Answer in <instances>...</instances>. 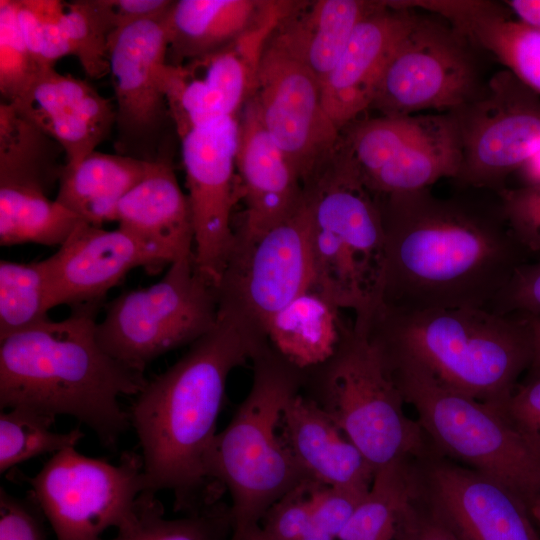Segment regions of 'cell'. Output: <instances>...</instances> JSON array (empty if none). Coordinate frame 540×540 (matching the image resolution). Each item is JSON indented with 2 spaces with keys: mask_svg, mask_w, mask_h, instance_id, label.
Wrapping results in <instances>:
<instances>
[{
  "mask_svg": "<svg viewBox=\"0 0 540 540\" xmlns=\"http://www.w3.org/2000/svg\"><path fill=\"white\" fill-rule=\"evenodd\" d=\"M17 0H0V93L3 102L18 104L40 72L23 37Z\"/></svg>",
  "mask_w": 540,
  "mask_h": 540,
  "instance_id": "f35d334b",
  "label": "cell"
},
{
  "mask_svg": "<svg viewBox=\"0 0 540 540\" xmlns=\"http://www.w3.org/2000/svg\"><path fill=\"white\" fill-rule=\"evenodd\" d=\"M251 362L250 389L229 423L216 435L209 458L210 475L231 498L233 540L259 525L281 497L311 481L279 432L285 406L302 390L303 371L282 358L269 343Z\"/></svg>",
  "mask_w": 540,
  "mask_h": 540,
  "instance_id": "5b68a950",
  "label": "cell"
},
{
  "mask_svg": "<svg viewBox=\"0 0 540 540\" xmlns=\"http://www.w3.org/2000/svg\"><path fill=\"white\" fill-rule=\"evenodd\" d=\"M19 479L57 540H100L110 528L131 527L145 490L142 456L135 451L113 464L68 447L52 454L36 475Z\"/></svg>",
  "mask_w": 540,
  "mask_h": 540,
  "instance_id": "30bf717a",
  "label": "cell"
},
{
  "mask_svg": "<svg viewBox=\"0 0 540 540\" xmlns=\"http://www.w3.org/2000/svg\"><path fill=\"white\" fill-rule=\"evenodd\" d=\"M239 540H268L259 525L248 528L239 538Z\"/></svg>",
  "mask_w": 540,
  "mask_h": 540,
  "instance_id": "db71d44e",
  "label": "cell"
},
{
  "mask_svg": "<svg viewBox=\"0 0 540 540\" xmlns=\"http://www.w3.org/2000/svg\"><path fill=\"white\" fill-rule=\"evenodd\" d=\"M297 5L282 1L266 19L228 46L179 66H164L162 87L179 138L215 120L237 117L255 94L270 37Z\"/></svg>",
  "mask_w": 540,
  "mask_h": 540,
  "instance_id": "2e32d148",
  "label": "cell"
},
{
  "mask_svg": "<svg viewBox=\"0 0 540 540\" xmlns=\"http://www.w3.org/2000/svg\"><path fill=\"white\" fill-rule=\"evenodd\" d=\"M116 221L157 250L170 265L194 256V227L187 194L178 183L173 155L153 163L145 178L120 201Z\"/></svg>",
  "mask_w": 540,
  "mask_h": 540,
  "instance_id": "cb8c5ba5",
  "label": "cell"
},
{
  "mask_svg": "<svg viewBox=\"0 0 540 540\" xmlns=\"http://www.w3.org/2000/svg\"><path fill=\"white\" fill-rule=\"evenodd\" d=\"M168 14L119 28L109 38L115 148L117 154L146 162L173 155L169 127L175 126L161 81L167 64Z\"/></svg>",
  "mask_w": 540,
  "mask_h": 540,
  "instance_id": "7c38bea8",
  "label": "cell"
},
{
  "mask_svg": "<svg viewBox=\"0 0 540 540\" xmlns=\"http://www.w3.org/2000/svg\"><path fill=\"white\" fill-rule=\"evenodd\" d=\"M397 521V520H396ZM396 522L388 525L382 531L367 537L363 540H393L395 535Z\"/></svg>",
  "mask_w": 540,
  "mask_h": 540,
  "instance_id": "f5cc1de1",
  "label": "cell"
},
{
  "mask_svg": "<svg viewBox=\"0 0 540 540\" xmlns=\"http://www.w3.org/2000/svg\"><path fill=\"white\" fill-rule=\"evenodd\" d=\"M188 200L194 227V257L216 286L231 254L235 229L238 117L193 128L180 138Z\"/></svg>",
  "mask_w": 540,
  "mask_h": 540,
  "instance_id": "e0dca14e",
  "label": "cell"
},
{
  "mask_svg": "<svg viewBox=\"0 0 540 540\" xmlns=\"http://www.w3.org/2000/svg\"><path fill=\"white\" fill-rule=\"evenodd\" d=\"M17 6L23 37L41 70L54 68L60 58L72 55L62 25L64 2L17 0Z\"/></svg>",
  "mask_w": 540,
  "mask_h": 540,
  "instance_id": "ab89813d",
  "label": "cell"
},
{
  "mask_svg": "<svg viewBox=\"0 0 540 540\" xmlns=\"http://www.w3.org/2000/svg\"><path fill=\"white\" fill-rule=\"evenodd\" d=\"M52 308L99 312L108 292L133 269L155 274L170 263L129 232L81 221L58 250L45 258Z\"/></svg>",
  "mask_w": 540,
  "mask_h": 540,
  "instance_id": "d6986e66",
  "label": "cell"
},
{
  "mask_svg": "<svg viewBox=\"0 0 540 540\" xmlns=\"http://www.w3.org/2000/svg\"><path fill=\"white\" fill-rule=\"evenodd\" d=\"M301 392L317 403L376 472L419 457L429 442L364 326H345L334 353L303 371Z\"/></svg>",
  "mask_w": 540,
  "mask_h": 540,
  "instance_id": "ba28073f",
  "label": "cell"
},
{
  "mask_svg": "<svg viewBox=\"0 0 540 540\" xmlns=\"http://www.w3.org/2000/svg\"><path fill=\"white\" fill-rule=\"evenodd\" d=\"M52 309L45 259L0 262V339L29 328Z\"/></svg>",
  "mask_w": 540,
  "mask_h": 540,
  "instance_id": "e575fe53",
  "label": "cell"
},
{
  "mask_svg": "<svg viewBox=\"0 0 540 540\" xmlns=\"http://www.w3.org/2000/svg\"><path fill=\"white\" fill-rule=\"evenodd\" d=\"M443 16L468 41L491 52L521 83L540 95V31L513 20L487 1H435Z\"/></svg>",
  "mask_w": 540,
  "mask_h": 540,
  "instance_id": "4316f807",
  "label": "cell"
},
{
  "mask_svg": "<svg viewBox=\"0 0 540 540\" xmlns=\"http://www.w3.org/2000/svg\"><path fill=\"white\" fill-rule=\"evenodd\" d=\"M14 105L63 148L67 168L94 152L116 123V107L109 99L87 81L54 68L41 71L26 97Z\"/></svg>",
  "mask_w": 540,
  "mask_h": 540,
  "instance_id": "7402d4cb",
  "label": "cell"
},
{
  "mask_svg": "<svg viewBox=\"0 0 540 540\" xmlns=\"http://www.w3.org/2000/svg\"><path fill=\"white\" fill-rule=\"evenodd\" d=\"M533 367L531 376L517 385L503 415L540 455V367Z\"/></svg>",
  "mask_w": 540,
  "mask_h": 540,
  "instance_id": "f6af8a7d",
  "label": "cell"
},
{
  "mask_svg": "<svg viewBox=\"0 0 540 540\" xmlns=\"http://www.w3.org/2000/svg\"><path fill=\"white\" fill-rule=\"evenodd\" d=\"M529 512L540 530V494L529 508Z\"/></svg>",
  "mask_w": 540,
  "mask_h": 540,
  "instance_id": "11a10c76",
  "label": "cell"
},
{
  "mask_svg": "<svg viewBox=\"0 0 540 540\" xmlns=\"http://www.w3.org/2000/svg\"><path fill=\"white\" fill-rule=\"evenodd\" d=\"M217 320V286L192 256L172 263L159 281L107 303L96 336L113 359L144 373L158 357L198 340Z\"/></svg>",
  "mask_w": 540,
  "mask_h": 540,
  "instance_id": "9c48e42d",
  "label": "cell"
},
{
  "mask_svg": "<svg viewBox=\"0 0 540 540\" xmlns=\"http://www.w3.org/2000/svg\"><path fill=\"white\" fill-rule=\"evenodd\" d=\"M313 285L311 221L304 194L289 218L251 243L233 246L217 285L218 311L266 339L271 317Z\"/></svg>",
  "mask_w": 540,
  "mask_h": 540,
  "instance_id": "8fae6325",
  "label": "cell"
},
{
  "mask_svg": "<svg viewBox=\"0 0 540 540\" xmlns=\"http://www.w3.org/2000/svg\"><path fill=\"white\" fill-rule=\"evenodd\" d=\"M378 348L430 445L451 460L499 481L530 508L540 494V455L507 418L445 386L414 359Z\"/></svg>",
  "mask_w": 540,
  "mask_h": 540,
  "instance_id": "52a82bcc",
  "label": "cell"
},
{
  "mask_svg": "<svg viewBox=\"0 0 540 540\" xmlns=\"http://www.w3.org/2000/svg\"><path fill=\"white\" fill-rule=\"evenodd\" d=\"M282 1L179 0L167 17L166 62L184 61L216 52L272 14Z\"/></svg>",
  "mask_w": 540,
  "mask_h": 540,
  "instance_id": "d4e9b609",
  "label": "cell"
},
{
  "mask_svg": "<svg viewBox=\"0 0 540 540\" xmlns=\"http://www.w3.org/2000/svg\"><path fill=\"white\" fill-rule=\"evenodd\" d=\"M314 483L301 484L266 511L259 527L268 540H303L312 520L310 490Z\"/></svg>",
  "mask_w": 540,
  "mask_h": 540,
  "instance_id": "b9f144b4",
  "label": "cell"
},
{
  "mask_svg": "<svg viewBox=\"0 0 540 540\" xmlns=\"http://www.w3.org/2000/svg\"><path fill=\"white\" fill-rule=\"evenodd\" d=\"M366 329L381 349L414 359L445 386L502 414L533 364L525 318L486 308H377Z\"/></svg>",
  "mask_w": 540,
  "mask_h": 540,
  "instance_id": "277c9868",
  "label": "cell"
},
{
  "mask_svg": "<svg viewBox=\"0 0 540 540\" xmlns=\"http://www.w3.org/2000/svg\"><path fill=\"white\" fill-rule=\"evenodd\" d=\"M156 494L142 492L135 523L111 539L100 540H233L230 505L219 501L198 512L176 519L164 517Z\"/></svg>",
  "mask_w": 540,
  "mask_h": 540,
  "instance_id": "d6a6232c",
  "label": "cell"
},
{
  "mask_svg": "<svg viewBox=\"0 0 540 540\" xmlns=\"http://www.w3.org/2000/svg\"><path fill=\"white\" fill-rule=\"evenodd\" d=\"M376 197L386 244L376 309L487 308L523 263L500 205L428 189Z\"/></svg>",
  "mask_w": 540,
  "mask_h": 540,
  "instance_id": "6da1fadb",
  "label": "cell"
},
{
  "mask_svg": "<svg viewBox=\"0 0 540 540\" xmlns=\"http://www.w3.org/2000/svg\"><path fill=\"white\" fill-rule=\"evenodd\" d=\"M505 5L518 20L540 31V0H509Z\"/></svg>",
  "mask_w": 540,
  "mask_h": 540,
  "instance_id": "681fc988",
  "label": "cell"
},
{
  "mask_svg": "<svg viewBox=\"0 0 540 540\" xmlns=\"http://www.w3.org/2000/svg\"><path fill=\"white\" fill-rule=\"evenodd\" d=\"M56 417L15 407L0 413V474L44 454L76 447L85 436L77 426L68 432L51 429Z\"/></svg>",
  "mask_w": 540,
  "mask_h": 540,
  "instance_id": "d590c367",
  "label": "cell"
},
{
  "mask_svg": "<svg viewBox=\"0 0 540 540\" xmlns=\"http://www.w3.org/2000/svg\"><path fill=\"white\" fill-rule=\"evenodd\" d=\"M43 520L29 497H16L0 487V540H47Z\"/></svg>",
  "mask_w": 540,
  "mask_h": 540,
  "instance_id": "bcb514c9",
  "label": "cell"
},
{
  "mask_svg": "<svg viewBox=\"0 0 540 540\" xmlns=\"http://www.w3.org/2000/svg\"><path fill=\"white\" fill-rule=\"evenodd\" d=\"M379 6L360 0H317L299 5L271 38L320 82L341 57L357 24Z\"/></svg>",
  "mask_w": 540,
  "mask_h": 540,
  "instance_id": "484cf974",
  "label": "cell"
},
{
  "mask_svg": "<svg viewBox=\"0 0 540 540\" xmlns=\"http://www.w3.org/2000/svg\"><path fill=\"white\" fill-rule=\"evenodd\" d=\"M500 209L516 241L527 252L540 253V185L501 189Z\"/></svg>",
  "mask_w": 540,
  "mask_h": 540,
  "instance_id": "60d3db41",
  "label": "cell"
},
{
  "mask_svg": "<svg viewBox=\"0 0 540 540\" xmlns=\"http://www.w3.org/2000/svg\"><path fill=\"white\" fill-rule=\"evenodd\" d=\"M153 163L94 151L74 168L64 165L55 200L82 221L101 227L116 221L120 201Z\"/></svg>",
  "mask_w": 540,
  "mask_h": 540,
  "instance_id": "83f0119b",
  "label": "cell"
},
{
  "mask_svg": "<svg viewBox=\"0 0 540 540\" xmlns=\"http://www.w3.org/2000/svg\"><path fill=\"white\" fill-rule=\"evenodd\" d=\"M339 311L311 289L271 317L265 328L267 342L302 371L318 366L334 353L346 326Z\"/></svg>",
  "mask_w": 540,
  "mask_h": 540,
  "instance_id": "f546056e",
  "label": "cell"
},
{
  "mask_svg": "<svg viewBox=\"0 0 540 540\" xmlns=\"http://www.w3.org/2000/svg\"><path fill=\"white\" fill-rule=\"evenodd\" d=\"M82 220L47 193L0 185V244L60 247Z\"/></svg>",
  "mask_w": 540,
  "mask_h": 540,
  "instance_id": "1f68e13d",
  "label": "cell"
},
{
  "mask_svg": "<svg viewBox=\"0 0 540 540\" xmlns=\"http://www.w3.org/2000/svg\"><path fill=\"white\" fill-rule=\"evenodd\" d=\"M431 116L368 119L348 131L339 147L364 183L411 144L426 129Z\"/></svg>",
  "mask_w": 540,
  "mask_h": 540,
  "instance_id": "836d02e7",
  "label": "cell"
},
{
  "mask_svg": "<svg viewBox=\"0 0 540 540\" xmlns=\"http://www.w3.org/2000/svg\"><path fill=\"white\" fill-rule=\"evenodd\" d=\"M486 309L501 315L540 316V260L518 265Z\"/></svg>",
  "mask_w": 540,
  "mask_h": 540,
  "instance_id": "7bdbcfd3",
  "label": "cell"
},
{
  "mask_svg": "<svg viewBox=\"0 0 540 540\" xmlns=\"http://www.w3.org/2000/svg\"><path fill=\"white\" fill-rule=\"evenodd\" d=\"M62 25L85 73L94 79L110 73L109 38L116 27L108 0L64 2Z\"/></svg>",
  "mask_w": 540,
  "mask_h": 540,
  "instance_id": "74e56055",
  "label": "cell"
},
{
  "mask_svg": "<svg viewBox=\"0 0 540 540\" xmlns=\"http://www.w3.org/2000/svg\"><path fill=\"white\" fill-rule=\"evenodd\" d=\"M462 152L455 178L496 188L540 150V98L508 70L496 73L484 92L452 111Z\"/></svg>",
  "mask_w": 540,
  "mask_h": 540,
  "instance_id": "5bb4252c",
  "label": "cell"
},
{
  "mask_svg": "<svg viewBox=\"0 0 540 540\" xmlns=\"http://www.w3.org/2000/svg\"><path fill=\"white\" fill-rule=\"evenodd\" d=\"M279 432L309 480L324 486L370 489L373 468L329 415L301 391L285 406Z\"/></svg>",
  "mask_w": 540,
  "mask_h": 540,
  "instance_id": "603a6c76",
  "label": "cell"
},
{
  "mask_svg": "<svg viewBox=\"0 0 540 540\" xmlns=\"http://www.w3.org/2000/svg\"><path fill=\"white\" fill-rule=\"evenodd\" d=\"M393 540H458L415 493L401 510Z\"/></svg>",
  "mask_w": 540,
  "mask_h": 540,
  "instance_id": "7dc6e473",
  "label": "cell"
},
{
  "mask_svg": "<svg viewBox=\"0 0 540 540\" xmlns=\"http://www.w3.org/2000/svg\"><path fill=\"white\" fill-rule=\"evenodd\" d=\"M97 314L71 310L65 319L48 317L0 339V408L71 416L114 450L131 427L118 399L138 395L147 380L103 350Z\"/></svg>",
  "mask_w": 540,
  "mask_h": 540,
  "instance_id": "3957f363",
  "label": "cell"
},
{
  "mask_svg": "<svg viewBox=\"0 0 540 540\" xmlns=\"http://www.w3.org/2000/svg\"><path fill=\"white\" fill-rule=\"evenodd\" d=\"M169 0H108L116 30L135 22L161 17L172 8Z\"/></svg>",
  "mask_w": 540,
  "mask_h": 540,
  "instance_id": "c3c4849f",
  "label": "cell"
},
{
  "mask_svg": "<svg viewBox=\"0 0 540 540\" xmlns=\"http://www.w3.org/2000/svg\"><path fill=\"white\" fill-rule=\"evenodd\" d=\"M253 96L265 128L304 186L332 156L341 136L324 109L319 80L270 37Z\"/></svg>",
  "mask_w": 540,
  "mask_h": 540,
  "instance_id": "ac0fdd59",
  "label": "cell"
},
{
  "mask_svg": "<svg viewBox=\"0 0 540 540\" xmlns=\"http://www.w3.org/2000/svg\"><path fill=\"white\" fill-rule=\"evenodd\" d=\"M468 40L450 24L420 17L387 63L370 108L388 117L457 110L479 93Z\"/></svg>",
  "mask_w": 540,
  "mask_h": 540,
  "instance_id": "4fadbf2b",
  "label": "cell"
},
{
  "mask_svg": "<svg viewBox=\"0 0 540 540\" xmlns=\"http://www.w3.org/2000/svg\"><path fill=\"white\" fill-rule=\"evenodd\" d=\"M266 343L218 312L211 330L147 381L128 410L141 448L145 492H171L174 511L183 515L221 501L226 491L210 475L209 458L227 380Z\"/></svg>",
  "mask_w": 540,
  "mask_h": 540,
  "instance_id": "7a4b0ae2",
  "label": "cell"
},
{
  "mask_svg": "<svg viewBox=\"0 0 540 540\" xmlns=\"http://www.w3.org/2000/svg\"><path fill=\"white\" fill-rule=\"evenodd\" d=\"M63 148L14 104L0 103V185L43 191L59 183ZM65 154V153H64Z\"/></svg>",
  "mask_w": 540,
  "mask_h": 540,
  "instance_id": "4dcf8cb0",
  "label": "cell"
},
{
  "mask_svg": "<svg viewBox=\"0 0 540 540\" xmlns=\"http://www.w3.org/2000/svg\"><path fill=\"white\" fill-rule=\"evenodd\" d=\"M531 335L534 367H540V316L524 317ZM531 366V367H532Z\"/></svg>",
  "mask_w": 540,
  "mask_h": 540,
  "instance_id": "816d5d0a",
  "label": "cell"
},
{
  "mask_svg": "<svg viewBox=\"0 0 540 540\" xmlns=\"http://www.w3.org/2000/svg\"><path fill=\"white\" fill-rule=\"evenodd\" d=\"M310 211L313 289L339 310L368 322L385 265V230L377 197L336 147L304 184Z\"/></svg>",
  "mask_w": 540,
  "mask_h": 540,
  "instance_id": "8992f818",
  "label": "cell"
},
{
  "mask_svg": "<svg viewBox=\"0 0 540 540\" xmlns=\"http://www.w3.org/2000/svg\"><path fill=\"white\" fill-rule=\"evenodd\" d=\"M461 162V143L454 113L431 115L420 136L365 184L376 196L424 190L441 178H456Z\"/></svg>",
  "mask_w": 540,
  "mask_h": 540,
  "instance_id": "f1b7e54d",
  "label": "cell"
},
{
  "mask_svg": "<svg viewBox=\"0 0 540 540\" xmlns=\"http://www.w3.org/2000/svg\"><path fill=\"white\" fill-rule=\"evenodd\" d=\"M379 6L355 27L333 70L321 83L322 101L341 132L370 108L383 71L418 15L391 2Z\"/></svg>",
  "mask_w": 540,
  "mask_h": 540,
  "instance_id": "44dd1931",
  "label": "cell"
},
{
  "mask_svg": "<svg viewBox=\"0 0 540 540\" xmlns=\"http://www.w3.org/2000/svg\"><path fill=\"white\" fill-rule=\"evenodd\" d=\"M525 185H540V150L518 170Z\"/></svg>",
  "mask_w": 540,
  "mask_h": 540,
  "instance_id": "f907efd6",
  "label": "cell"
},
{
  "mask_svg": "<svg viewBox=\"0 0 540 540\" xmlns=\"http://www.w3.org/2000/svg\"><path fill=\"white\" fill-rule=\"evenodd\" d=\"M368 491L314 483L310 490L312 521L337 539Z\"/></svg>",
  "mask_w": 540,
  "mask_h": 540,
  "instance_id": "ee69618b",
  "label": "cell"
},
{
  "mask_svg": "<svg viewBox=\"0 0 540 540\" xmlns=\"http://www.w3.org/2000/svg\"><path fill=\"white\" fill-rule=\"evenodd\" d=\"M415 493L458 540H540L527 505L499 481L428 449L409 460Z\"/></svg>",
  "mask_w": 540,
  "mask_h": 540,
  "instance_id": "9a60e30c",
  "label": "cell"
},
{
  "mask_svg": "<svg viewBox=\"0 0 540 540\" xmlns=\"http://www.w3.org/2000/svg\"><path fill=\"white\" fill-rule=\"evenodd\" d=\"M409 460L378 469L363 498L337 540H363L395 523L411 495Z\"/></svg>",
  "mask_w": 540,
  "mask_h": 540,
  "instance_id": "8d00e7d4",
  "label": "cell"
},
{
  "mask_svg": "<svg viewBox=\"0 0 540 540\" xmlns=\"http://www.w3.org/2000/svg\"><path fill=\"white\" fill-rule=\"evenodd\" d=\"M238 120L236 170L245 211L234 245H245L289 218L302 203L304 186L265 128L254 96Z\"/></svg>",
  "mask_w": 540,
  "mask_h": 540,
  "instance_id": "ffe728a7",
  "label": "cell"
}]
</instances>
